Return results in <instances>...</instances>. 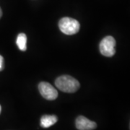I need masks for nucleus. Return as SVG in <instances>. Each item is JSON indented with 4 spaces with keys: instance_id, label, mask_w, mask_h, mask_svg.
Instances as JSON below:
<instances>
[{
    "instance_id": "0eeeda50",
    "label": "nucleus",
    "mask_w": 130,
    "mask_h": 130,
    "mask_svg": "<svg viewBox=\"0 0 130 130\" xmlns=\"http://www.w3.org/2000/svg\"><path fill=\"white\" fill-rule=\"evenodd\" d=\"M17 46L20 51H25L27 49V36L25 33H20L16 41Z\"/></svg>"
},
{
    "instance_id": "423d86ee",
    "label": "nucleus",
    "mask_w": 130,
    "mask_h": 130,
    "mask_svg": "<svg viewBox=\"0 0 130 130\" xmlns=\"http://www.w3.org/2000/svg\"><path fill=\"white\" fill-rule=\"evenodd\" d=\"M58 118L55 115H44L41 119V126L43 128H48L55 124Z\"/></svg>"
},
{
    "instance_id": "39448f33",
    "label": "nucleus",
    "mask_w": 130,
    "mask_h": 130,
    "mask_svg": "<svg viewBox=\"0 0 130 130\" xmlns=\"http://www.w3.org/2000/svg\"><path fill=\"white\" fill-rule=\"evenodd\" d=\"M75 125L79 130H93L97 127V124L95 121H90L83 116H79L77 118Z\"/></svg>"
},
{
    "instance_id": "f03ea898",
    "label": "nucleus",
    "mask_w": 130,
    "mask_h": 130,
    "mask_svg": "<svg viewBox=\"0 0 130 130\" xmlns=\"http://www.w3.org/2000/svg\"><path fill=\"white\" fill-rule=\"evenodd\" d=\"M59 27L63 33L68 36H71L78 32L80 28V25L77 20L66 17L61 18L59 20Z\"/></svg>"
},
{
    "instance_id": "7ed1b4c3",
    "label": "nucleus",
    "mask_w": 130,
    "mask_h": 130,
    "mask_svg": "<svg viewBox=\"0 0 130 130\" xmlns=\"http://www.w3.org/2000/svg\"><path fill=\"white\" fill-rule=\"evenodd\" d=\"M116 40L111 36L105 37L100 43L99 49L101 54L107 57H111L116 53Z\"/></svg>"
},
{
    "instance_id": "1a4fd4ad",
    "label": "nucleus",
    "mask_w": 130,
    "mask_h": 130,
    "mask_svg": "<svg viewBox=\"0 0 130 130\" xmlns=\"http://www.w3.org/2000/svg\"><path fill=\"white\" fill-rule=\"evenodd\" d=\"M2 9L0 8V18H2Z\"/></svg>"
},
{
    "instance_id": "9d476101",
    "label": "nucleus",
    "mask_w": 130,
    "mask_h": 130,
    "mask_svg": "<svg viewBox=\"0 0 130 130\" xmlns=\"http://www.w3.org/2000/svg\"><path fill=\"white\" fill-rule=\"evenodd\" d=\"M1 111H2V107L0 106V113H1Z\"/></svg>"
},
{
    "instance_id": "f257e3e1",
    "label": "nucleus",
    "mask_w": 130,
    "mask_h": 130,
    "mask_svg": "<svg viewBox=\"0 0 130 130\" xmlns=\"http://www.w3.org/2000/svg\"><path fill=\"white\" fill-rule=\"evenodd\" d=\"M55 85L61 91L67 93H75L79 88L78 80L70 75H62L57 77Z\"/></svg>"
},
{
    "instance_id": "6e6552de",
    "label": "nucleus",
    "mask_w": 130,
    "mask_h": 130,
    "mask_svg": "<svg viewBox=\"0 0 130 130\" xmlns=\"http://www.w3.org/2000/svg\"><path fill=\"white\" fill-rule=\"evenodd\" d=\"M5 68V64H4V58L3 56L0 55V71H2Z\"/></svg>"
},
{
    "instance_id": "20e7f679",
    "label": "nucleus",
    "mask_w": 130,
    "mask_h": 130,
    "mask_svg": "<svg viewBox=\"0 0 130 130\" xmlns=\"http://www.w3.org/2000/svg\"><path fill=\"white\" fill-rule=\"evenodd\" d=\"M38 90L43 97L48 101H54L58 97V92L51 84L41 82L38 85Z\"/></svg>"
}]
</instances>
